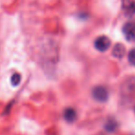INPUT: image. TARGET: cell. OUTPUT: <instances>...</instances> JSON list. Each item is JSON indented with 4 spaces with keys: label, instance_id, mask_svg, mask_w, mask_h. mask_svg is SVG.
<instances>
[{
    "label": "cell",
    "instance_id": "cell-6",
    "mask_svg": "<svg viewBox=\"0 0 135 135\" xmlns=\"http://www.w3.org/2000/svg\"><path fill=\"white\" fill-rule=\"evenodd\" d=\"M64 118H65V120H67L68 122H73L75 121L76 118H77V113H76V111L74 110L73 108H71V107H69V108H66L65 111H64Z\"/></svg>",
    "mask_w": 135,
    "mask_h": 135
},
{
    "label": "cell",
    "instance_id": "cell-2",
    "mask_svg": "<svg viewBox=\"0 0 135 135\" xmlns=\"http://www.w3.org/2000/svg\"><path fill=\"white\" fill-rule=\"evenodd\" d=\"M111 41L107 36L101 35L96 38L94 41V47L97 49L99 52H105L107 49L110 47Z\"/></svg>",
    "mask_w": 135,
    "mask_h": 135
},
{
    "label": "cell",
    "instance_id": "cell-8",
    "mask_svg": "<svg viewBox=\"0 0 135 135\" xmlns=\"http://www.w3.org/2000/svg\"><path fill=\"white\" fill-rule=\"evenodd\" d=\"M21 76L19 73H14L12 74L11 78H10V83H11L12 86H18L21 83Z\"/></svg>",
    "mask_w": 135,
    "mask_h": 135
},
{
    "label": "cell",
    "instance_id": "cell-3",
    "mask_svg": "<svg viewBox=\"0 0 135 135\" xmlns=\"http://www.w3.org/2000/svg\"><path fill=\"white\" fill-rule=\"evenodd\" d=\"M121 8L126 16L132 17L135 14V0H121Z\"/></svg>",
    "mask_w": 135,
    "mask_h": 135
},
{
    "label": "cell",
    "instance_id": "cell-9",
    "mask_svg": "<svg viewBox=\"0 0 135 135\" xmlns=\"http://www.w3.org/2000/svg\"><path fill=\"white\" fill-rule=\"evenodd\" d=\"M128 60L129 64L135 67V48H132L128 54Z\"/></svg>",
    "mask_w": 135,
    "mask_h": 135
},
{
    "label": "cell",
    "instance_id": "cell-5",
    "mask_svg": "<svg viewBox=\"0 0 135 135\" xmlns=\"http://www.w3.org/2000/svg\"><path fill=\"white\" fill-rule=\"evenodd\" d=\"M125 53H126V48H125V46L122 45V44L117 43L116 45H114V47H113L112 55H113V56H114V57L120 59V58H122L124 56Z\"/></svg>",
    "mask_w": 135,
    "mask_h": 135
},
{
    "label": "cell",
    "instance_id": "cell-1",
    "mask_svg": "<svg viewBox=\"0 0 135 135\" xmlns=\"http://www.w3.org/2000/svg\"><path fill=\"white\" fill-rule=\"evenodd\" d=\"M92 95L96 101L104 103V102H107L108 99V90L107 89V87L98 85L93 89Z\"/></svg>",
    "mask_w": 135,
    "mask_h": 135
},
{
    "label": "cell",
    "instance_id": "cell-4",
    "mask_svg": "<svg viewBox=\"0 0 135 135\" xmlns=\"http://www.w3.org/2000/svg\"><path fill=\"white\" fill-rule=\"evenodd\" d=\"M123 33L129 42H135V23L128 22L123 26Z\"/></svg>",
    "mask_w": 135,
    "mask_h": 135
},
{
    "label": "cell",
    "instance_id": "cell-7",
    "mask_svg": "<svg viewBox=\"0 0 135 135\" xmlns=\"http://www.w3.org/2000/svg\"><path fill=\"white\" fill-rule=\"evenodd\" d=\"M117 128H118V123H117L116 120L113 119V118L108 119L105 124V129L107 131H108V132H113V131H115L117 129Z\"/></svg>",
    "mask_w": 135,
    "mask_h": 135
}]
</instances>
